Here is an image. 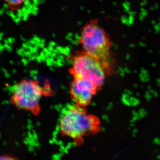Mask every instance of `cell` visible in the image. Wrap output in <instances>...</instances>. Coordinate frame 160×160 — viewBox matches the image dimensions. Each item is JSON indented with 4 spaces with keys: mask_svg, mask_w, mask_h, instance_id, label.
Instances as JSON below:
<instances>
[{
    "mask_svg": "<svg viewBox=\"0 0 160 160\" xmlns=\"http://www.w3.org/2000/svg\"><path fill=\"white\" fill-rule=\"evenodd\" d=\"M151 89H152V87L150 86H148V87H147V90H151Z\"/></svg>",
    "mask_w": 160,
    "mask_h": 160,
    "instance_id": "2e32d148",
    "label": "cell"
},
{
    "mask_svg": "<svg viewBox=\"0 0 160 160\" xmlns=\"http://www.w3.org/2000/svg\"><path fill=\"white\" fill-rule=\"evenodd\" d=\"M7 5L8 8L13 11L21 9L27 2L30 0H2Z\"/></svg>",
    "mask_w": 160,
    "mask_h": 160,
    "instance_id": "8992f818",
    "label": "cell"
},
{
    "mask_svg": "<svg viewBox=\"0 0 160 160\" xmlns=\"http://www.w3.org/2000/svg\"><path fill=\"white\" fill-rule=\"evenodd\" d=\"M152 143L154 144V145H158V146H160V138L158 137H156L154 138L152 141Z\"/></svg>",
    "mask_w": 160,
    "mask_h": 160,
    "instance_id": "8fae6325",
    "label": "cell"
},
{
    "mask_svg": "<svg viewBox=\"0 0 160 160\" xmlns=\"http://www.w3.org/2000/svg\"><path fill=\"white\" fill-rule=\"evenodd\" d=\"M136 96L138 97H140V94L138 93V92H137L136 93Z\"/></svg>",
    "mask_w": 160,
    "mask_h": 160,
    "instance_id": "d6986e66",
    "label": "cell"
},
{
    "mask_svg": "<svg viewBox=\"0 0 160 160\" xmlns=\"http://www.w3.org/2000/svg\"><path fill=\"white\" fill-rule=\"evenodd\" d=\"M98 89L92 83L82 79L73 78L70 86L72 99L77 105L85 107L91 103Z\"/></svg>",
    "mask_w": 160,
    "mask_h": 160,
    "instance_id": "5b68a950",
    "label": "cell"
},
{
    "mask_svg": "<svg viewBox=\"0 0 160 160\" xmlns=\"http://www.w3.org/2000/svg\"></svg>",
    "mask_w": 160,
    "mask_h": 160,
    "instance_id": "44dd1931",
    "label": "cell"
},
{
    "mask_svg": "<svg viewBox=\"0 0 160 160\" xmlns=\"http://www.w3.org/2000/svg\"><path fill=\"white\" fill-rule=\"evenodd\" d=\"M141 73H143V74H148V72L146 69L142 68L141 69Z\"/></svg>",
    "mask_w": 160,
    "mask_h": 160,
    "instance_id": "5bb4252c",
    "label": "cell"
},
{
    "mask_svg": "<svg viewBox=\"0 0 160 160\" xmlns=\"http://www.w3.org/2000/svg\"><path fill=\"white\" fill-rule=\"evenodd\" d=\"M156 158L160 160V155H158L157 156Z\"/></svg>",
    "mask_w": 160,
    "mask_h": 160,
    "instance_id": "ac0fdd59",
    "label": "cell"
},
{
    "mask_svg": "<svg viewBox=\"0 0 160 160\" xmlns=\"http://www.w3.org/2000/svg\"><path fill=\"white\" fill-rule=\"evenodd\" d=\"M10 159H14V158H11L10 156L8 155L0 156V160Z\"/></svg>",
    "mask_w": 160,
    "mask_h": 160,
    "instance_id": "7c38bea8",
    "label": "cell"
},
{
    "mask_svg": "<svg viewBox=\"0 0 160 160\" xmlns=\"http://www.w3.org/2000/svg\"><path fill=\"white\" fill-rule=\"evenodd\" d=\"M59 127L63 135L79 142L85 137L100 131V120L87 113L84 107L76 104L65 109Z\"/></svg>",
    "mask_w": 160,
    "mask_h": 160,
    "instance_id": "7a4b0ae2",
    "label": "cell"
},
{
    "mask_svg": "<svg viewBox=\"0 0 160 160\" xmlns=\"http://www.w3.org/2000/svg\"><path fill=\"white\" fill-rule=\"evenodd\" d=\"M138 112L140 117L142 118H145L148 114V112L144 108H141L139 110H138Z\"/></svg>",
    "mask_w": 160,
    "mask_h": 160,
    "instance_id": "30bf717a",
    "label": "cell"
},
{
    "mask_svg": "<svg viewBox=\"0 0 160 160\" xmlns=\"http://www.w3.org/2000/svg\"><path fill=\"white\" fill-rule=\"evenodd\" d=\"M138 132V129H135L134 130H133V132L135 133H137V132Z\"/></svg>",
    "mask_w": 160,
    "mask_h": 160,
    "instance_id": "e0dca14e",
    "label": "cell"
},
{
    "mask_svg": "<svg viewBox=\"0 0 160 160\" xmlns=\"http://www.w3.org/2000/svg\"><path fill=\"white\" fill-rule=\"evenodd\" d=\"M44 91L39 82L32 80H22L12 91L11 103L18 109L26 110L36 115L39 113L40 101Z\"/></svg>",
    "mask_w": 160,
    "mask_h": 160,
    "instance_id": "3957f363",
    "label": "cell"
},
{
    "mask_svg": "<svg viewBox=\"0 0 160 160\" xmlns=\"http://www.w3.org/2000/svg\"><path fill=\"white\" fill-rule=\"evenodd\" d=\"M129 102L132 106H137L139 105L140 103V100L137 98L132 97L130 98V101Z\"/></svg>",
    "mask_w": 160,
    "mask_h": 160,
    "instance_id": "ba28073f",
    "label": "cell"
},
{
    "mask_svg": "<svg viewBox=\"0 0 160 160\" xmlns=\"http://www.w3.org/2000/svg\"><path fill=\"white\" fill-rule=\"evenodd\" d=\"M153 97V96L150 93L149 90H147V91H146L145 95H144V98L146 99L147 102H149L150 101H151V100L152 99Z\"/></svg>",
    "mask_w": 160,
    "mask_h": 160,
    "instance_id": "9c48e42d",
    "label": "cell"
},
{
    "mask_svg": "<svg viewBox=\"0 0 160 160\" xmlns=\"http://www.w3.org/2000/svg\"><path fill=\"white\" fill-rule=\"evenodd\" d=\"M139 76L140 81L142 82H148L150 81V76L149 74H143L141 73Z\"/></svg>",
    "mask_w": 160,
    "mask_h": 160,
    "instance_id": "52a82bcc",
    "label": "cell"
},
{
    "mask_svg": "<svg viewBox=\"0 0 160 160\" xmlns=\"http://www.w3.org/2000/svg\"><path fill=\"white\" fill-rule=\"evenodd\" d=\"M135 87H136V88H137V87H138V85L137 84H136V85H135Z\"/></svg>",
    "mask_w": 160,
    "mask_h": 160,
    "instance_id": "ffe728a7",
    "label": "cell"
},
{
    "mask_svg": "<svg viewBox=\"0 0 160 160\" xmlns=\"http://www.w3.org/2000/svg\"><path fill=\"white\" fill-rule=\"evenodd\" d=\"M149 92H150L151 94L152 95L153 97L155 98H158V93L156 91L153 90V89H151V90H149Z\"/></svg>",
    "mask_w": 160,
    "mask_h": 160,
    "instance_id": "4fadbf2b",
    "label": "cell"
},
{
    "mask_svg": "<svg viewBox=\"0 0 160 160\" xmlns=\"http://www.w3.org/2000/svg\"><path fill=\"white\" fill-rule=\"evenodd\" d=\"M156 83L157 85V86H158V87H160V78H157L156 80Z\"/></svg>",
    "mask_w": 160,
    "mask_h": 160,
    "instance_id": "9a60e30c",
    "label": "cell"
},
{
    "mask_svg": "<svg viewBox=\"0 0 160 160\" xmlns=\"http://www.w3.org/2000/svg\"><path fill=\"white\" fill-rule=\"evenodd\" d=\"M79 43L83 51L101 63L106 74L113 73L115 60L112 42L97 20H92L83 27Z\"/></svg>",
    "mask_w": 160,
    "mask_h": 160,
    "instance_id": "6da1fadb",
    "label": "cell"
},
{
    "mask_svg": "<svg viewBox=\"0 0 160 160\" xmlns=\"http://www.w3.org/2000/svg\"><path fill=\"white\" fill-rule=\"evenodd\" d=\"M70 72L73 78L92 83L98 90L103 86L107 75L101 63L83 50L72 57Z\"/></svg>",
    "mask_w": 160,
    "mask_h": 160,
    "instance_id": "277c9868",
    "label": "cell"
}]
</instances>
